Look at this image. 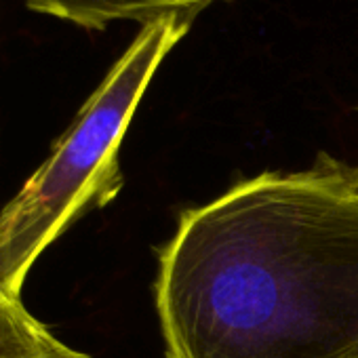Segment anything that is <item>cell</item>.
<instances>
[{
    "mask_svg": "<svg viewBox=\"0 0 358 358\" xmlns=\"http://www.w3.org/2000/svg\"><path fill=\"white\" fill-rule=\"evenodd\" d=\"M192 24L182 15L143 24L43 164L0 211L3 291L20 295L36 259L83 215L120 194L122 137L156 70Z\"/></svg>",
    "mask_w": 358,
    "mask_h": 358,
    "instance_id": "cell-2",
    "label": "cell"
},
{
    "mask_svg": "<svg viewBox=\"0 0 358 358\" xmlns=\"http://www.w3.org/2000/svg\"><path fill=\"white\" fill-rule=\"evenodd\" d=\"M154 301L164 358H358V164L320 152L186 209Z\"/></svg>",
    "mask_w": 358,
    "mask_h": 358,
    "instance_id": "cell-1",
    "label": "cell"
},
{
    "mask_svg": "<svg viewBox=\"0 0 358 358\" xmlns=\"http://www.w3.org/2000/svg\"><path fill=\"white\" fill-rule=\"evenodd\" d=\"M0 358H89L64 343L20 299L0 289Z\"/></svg>",
    "mask_w": 358,
    "mask_h": 358,
    "instance_id": "cell-4",
    "label": "cell"
},
{
    "mask_svg": "<svg viewBox=\"0 0 358 358\" xmlns=\"http://www.w3.org/2000/svg\"><path fill=\"white\" fill-rule=\"evenodd\" d=\"M28 11L72 22L87 30H106L114 22H137L139 26L160 17L182 15L196 20L224 0H22Z\"/></svg>",
    "mask_w": 358,
    "mask_h": 358,
    "instance_id": "cell-3",
    "label": "cell"
}]
</instances>
